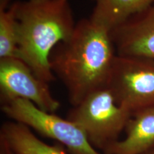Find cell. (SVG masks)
Returning <instances> with one entry per match:
<instances>
[{
  "label": "cell",
  "mask_w": 154,
  "mask_h": 154,
  "mask_svg": "<svg viewBox=\"0 0 154 154\" xmlns=\"http://www.w3.org/2000/svg\"><path fill=\"white\" fill-rule=\"evenodd\" d=\"M0 138L17 154H68L61 146L44 143L29 127L14 121L2 125Z\"/></svg>",
  "instance_id": "obj_10"
},
{
  "label": "cell",
  "mask_w": 154,
  "mask_h": 154,
  "mask_svg": "<svg viewBox=\"0 0 154 154\" xmlns=\"http://www.w3.org/2000/svg\"><path fill=\"white\" fill-rule=\"evenodd\" d=\"M116 55L154 63V3L111 32Z\"/></svg>",
  "instance_id": "obj_7"
},
{
  "label": "cell",
  "mask_w": 154,
  "mask_h": 154,
  "mask_svg": "<svg viewBox=\"0 0 154 154\" xmlns=\"http://www.w3.org/2000/svg\"><path fill=\"white\" fill-rule=\"evenodd\" d=\"M17 9V1L0 0V59L19 58Z\"/></svg>",
  "instance_id": "obj_11"
},
{
  "label": "cell",
  "mask_w": 154,
  "mask_h": 154,
  "mask_svg": "<svg viewBox=\"0 0 154 154\" xmlns=\"http://www.w3.org/2000/svg\"><path fill=\"white\" fill-rule=\"evenodd\" d=\"M2 110L12 121L61 143L72 154H104L89 143L84 132L75 123L42 110L28 100L14 99L2 104Z\"/></svg>",
  "instance_id": "obj_4"
},
{
  "label": "cell",
  "mask_w": 154,
  "mask_h": 154,
  "mask_svg": "<svg viewBox=\"0 0 154 154\" xmlns=\"http://www.w3.org/2000/svg\"><path fill=\"white\" fill-rule=\"evenodd\" d=\"M144 154H154V149L150 150L149 151L146 152V153H144Z\"/></svg>",
  "instance_id": "obj_13"
},
{
  "label": "cell",
  "mask_w": 154,
  "mask_h": 154,
  "mask_svg": "<svg viewBox=\"0 0 154 154\" xmlns=\"http://www.w3.org/2000/svg\"><path fill=\"white\" fill-rule=\"evenodd\" d=\"M116 57L111 32L88 18L79 21L70 37L54 49L49 63L75 106L89 94L106 87Z\"/></svg>",
  "instance_id": "obj_1"
},
{
  "label": "cell",
  "mask_w": 154,
  "mask_h": 154,
  "mask_svg": "<svg viewBox=\"0 0 154 154\" xmlns=\"http://www.w3.org/2000/svg\"><path fill=\"white\" fill-rule=\"evenodd\" d=\"M94 1H96V0H94Z\"/></svg>",
  "instance_id": "obj_14"
},
{
  "label": "cell",
  "mask_w": 154,
  "mask_h": 154,
  "mask_svg": "<svg viewBox=\"0 0 154 154\" xmlns=\"http://www.w3.org/2000/svg\"><path fill=\"white\" fill-rule=\"evenodd\" d=\"M124 139L115 142L104 154H144L154 149V106L135 113L125 128Z\"/></svg>",
  "instance_id": "obj_8"
},
{
  "label": "cell",
  "mask_w": 154,
  "mask_h": 154,
  "mask_svg": "<svg viewBox=\"0 0 154 154\" xmlns=\"http://www.w3.org/2000/svg\"><path fill=\"white\" fill-rule=\"evenodd\" d=\"M0 154H17L12 151L5 140L0 138Z\"/></svg>",
  "instance_id": "obj_12"
},
{
  "label": "cell",
  "mask_w": 154,
  "mask_h": 154,
  "mask_svg": "<svg viewBox=\"0 0 154 154\" xmlns=\"http://www.w3.org/2000/svg\"><path fill=\"white\" fill-rule=\"evenodd\" d=\"M132 115L119 106L109 88H102L73 106L68 119L82 128L89 143L102 153L119 140Z\"/></svg>",
  "instance_id": "obj_3"
},
{
  "label": "cell",
  "mask_w": 154,
  "mask_h": 154,
  "mask_svg": "<svg viewBox=\"0 0 154 154\" xmlns=\"http://www.w3.org/2000/svg\"><path fill=\"white\" fill-rule=\"evenodd\" d=\"M91 20L111 32L132 17L148 9L154 0H96Z\"/></svg>",
  "instance_id": "obj_9"
},
{
  "label": "cell",
  "mask_w": 154,
  "mask_h": 154,
  "mask_svg": "<svg viewBox=\"0 0 154 154\" xmlns=\"http://www.w3.org/2000/svg\"><path fill=\"white\" fill-rule=\"evenodd\" d=\"M17 21L19 58L49 84L55 80L50 54L70 37L76 24L70 0L17 1Z\"/></svg>",
  "instance_id": "obj_2"
},
{
  "label": "cell",
  "mask_w": 154,
  "mask_h": 154,
  "mask_svg": "<svg viewBox=\"0 0 154 154\" xmlns=\"http://www.w3.org/2000/svg\"><path fill=\"white\" fill-rule=\"evenodd\" d=\"M107 86L132 116L154 106V63L116 55Z\"/></svg>",
  "instance_id": "obj_5"
},
{
  "label": "cell",
  "mask_w": 154,
  "mask_h": 154,
  "mask_svg": "<svg viewBox=\"0 0 154 154\" xmlns=\"http://www.w3.org/2000/svg\"><path fill=\"white\" fill-rule=\"evenodd\" d=\"M0 98L2 104L17 99L28 100L49 113H55L61 106L49 84L38 79L19 58L0 59Z\"/></svg>",
  "instance_id": "obj_6"
}]
</instances>
